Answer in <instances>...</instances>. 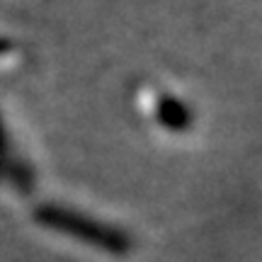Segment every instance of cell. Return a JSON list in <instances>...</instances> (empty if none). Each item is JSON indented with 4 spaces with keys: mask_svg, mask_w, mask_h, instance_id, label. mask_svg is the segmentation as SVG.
Masks as SVG:
<instances>
[{
    "mask_svg": "<svg viewBox=\"0 0 262 262\" xmlns=\"http://www.w3.org/2000/svg\"><path fill=\"white\" fill-rule=\"evenodd\" d=\"M37 221L47 228H54L58 233L73 235L78 241H83L88 245H95L104 253L124 255L131 250L129 235H124L122 231H117L112 226H104L100 221H95L90 216L78 214L73 209H63V206L44 204L37 209Z\"/></svg>",
    "mask_w": 262,
    "mask_h": 262,
    "instance_id": "6da1fadb",
    "label": "cell"
},
{
    "mask_svg": "<svg viewBox=\"0 0 262 262\" xmlns=\"http://www.w3.org/2000/svg\"><path fill=\"white\" fill-rule=\"evenodd\" d=\"M158 119L168 129L182 131L189 129V122H192V114L187 112V107L182 102H178L175 97H160L158 100Z\"/></svg>",
    "mask_w": 262,
    "mask_h": 262,
    "instance_id": "7a4b0ae2",
    "label": "cell"
},
{
    "mask_svg": "<svg viewBox=\"0 0 262 262\" xmlns=\"http://www.w3.org/2000/svg\"><path fill=\"white\" fill-rule=\"evenodd\" d=\"M5 150H8V146H5V129H3V122H0V170L5 168L3 163H5Z\"/></svg>",
    "mask_w": 262,
    "mask_h": 262,
    "instance_id": "3957f363",
    "label": "cell"
}]
</instances>
